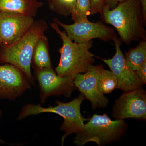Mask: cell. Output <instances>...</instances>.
Here are the masks:
<instances>
[{"mask_svg":"<svg viewBox=\"0 0 146 146\" xmlns=\"http://www.w3.org/2000/svg\"><path fill=\"white\" fill-rule=\"evenodd\" d=\"M103 21L116 29L120 40L127 44L146 40V31L140 0H126L110 9L105 5L100 13Z\"/></svg>","mask_w":146,"mask_h":146,"instance_id":"obj_1","label":"cell"},{"mask_svg":"<svg viewBox=\"0 0 146 146\" xmlns=\"http://www.w3.org/2000/svg\"><path fill=\"white\" fill-rule=\"evenodd\" d=\"M51 27L59 35L63 42L59 50L60 57L55 68L56 72L60 76H68L74 78L76 75L86 72L95 62V55L89 51L93 41L76 43L72 41L65 31H61L56 23Z\"/></svg>","mask_w":146,"mask_h":146,"instance_id":"obj_2","label":"cell"},{"mask_svg":"<svg viewBox=\"0 0 146 146\" xmlns=\"http://www.w3.org/2000/svg\"><path fill=\"white\" fill-rule=\"evenodd\" d=\"M48 25L44 20L35 21L23 36L13 44L4 46L0 54V61L16 66L23 71L31 84H34L31 64L35 48L39 39L44 35Z\"/></svg>","mask_w":146,"mask_h":146,"instance_id":"obj_3","label":"cell"},{"mask_svg":"<svg viewBox=\"0 0 146 146\" xmlns=\"http://www.w3.org/2000/svg\"><path fill=\"white\" fill-rule=\"evenodd\" d=\"M85 99V97L80 93L77 98L68 102L56 101L57 105L54 106L46 108L42 107L40 104H27L22 108L17 119L20 121L29 116L47 112L55 113L61 116L64 119L60 127L64 132L61 138L63 146L66 137L80 131L85 124L84 122L89 120L83 117L80 111L82 103Z\"/></svg>","mask_w":146,"mask_h":146,"instance_id":"obj_4","label":"cell"},{"mask_svg":"<svg viewBox=\"0 0 146 146\" xmlns=\"http://www.w3.org/2000/svg\"><path fill=\"white\" fill-rule=\"evenodd\" d=\"M76 133L73 142L76 145L84 146L89 142L104 146L115 143L122 138L126 132L127 125L124 120H112L106 114H95Z\"/></svg>","mask_w":146,"mask_h":146,"instance_id":"obj_5","label":"cell"},{"mask_svg":"<svg viewBox=\"0 0 146 146\" xmlns=\"http://www.w3.org/2000/svg\"><path fill=\"white\" fill-rule=\"evenodd\" d=\"M54 22L64 30L68 36L73 42L82 43L99 39L104 42L114 40L117 38L115 31L101 22L92 23L89 20L74 22L72 25H66L54 18Z\"/></svg>","mask_w":146,"mask_h":146,"instance_id":"obj_6","label":"cell"},{"mask_svg":"<svg viewBox=\"0 0 146 146\" xmlns=\"http://www.w3.org/2000/svg\"><path fill=\"white\" fill-rule=\"evenodd\" d=\"M36 77L40 89V104L45 103L51 96L69 98L73 91L77 89L74 78L58 75L52 67L36 70Z\"/></svg>","mask_w":146,"mask_h":146,"instance_id":"obj_7","label":"cell"},{"mask_svg":"<svg viewBox=\"0 0 146 146\" xmlns=\"http://www.w3.org/2000/svg\"><path fill=\"white\" fill-rule=\"evenodd\" d=\"M112 117L115 120L146 119V92L143 88L124 92L116 100Z\"/></svg>","mask_w":146,"mask_h":146,"instance_id":"obj_8","label":"cell"},{"mask_svg":"<svg viewBox=\"0 0 146 146\" xmlns=\"http://www.w3.org/2000/svg\"><path fill=\"white\" fill-rule=\"evenodd\" d=\"M116 53L112 58L102 59L109 67L111 72L117 78L118 89L127 92L136 89L143 88V85L135 71L129 66L121 49V41L117 38L114 40Z\"/></svg>","mask_w":146,"mask_h":146,"instance_id":"obj_9","label":"cell"},{"mask_svg":"<svg viewBox=\"0 0 146 146\" xmlns=\"http://www.w3.org/2000/svg\"><path fill=\"white\" fill-rule=\"evenodd\" d=\"M25 73L11 64L0 65V98L14 100L31 89Z\"/></svg>","mask_w":146,"mask_h":146,"instance_id":"obj_10","label":"cell"},{"mask_svg":"<svg viewBox=\"0 0 146 146\" xmlns=\"http://www.w3.org/2000/svg\"><path fill=\"white\" fill-rule=\"evenodd\" d=\"M33 17L13 12H0V39L4 46L21 39L34 23Z\"/></svg>","mask_w":146,"mask_h":146,"instance_id":"obj_11","label":"cell"},{"mask_svg":"<svg viewBox=\"0 0 146 146\" xmlns=\"http://www.w3.org/2000/svg\"><path fill=\"white\" fill-rule=\"evenodd\" d=\"M103 69L102 65H92L86 72L78 74L74 78L76 88L90 102L93 110L104 108L109 102L108 99L98 90L97 84L100 73Z\"/></svg>","mask_w":146,"mask_h":146,"instance_id":"obj_12","label":"cell"},{"mask_svg":"<svg viewBox=\"0 0 146 146\" xmlns=\"http://www.w3.org/2000/svg\"><path fill=\"white\" fill-rule=\"evenodd\" d=\"M43 3L37 0H0V12H13L33 17Z\"/></svg>","mask_w":146,"mask_h":146,"instance_id":"obj_13","label":"cell"},{"mask_svg":"<svg viewBox=\"0 0 146 146\" xmlns=\"http://www.w3.org/2000/svg\"><path fill=\"white\" fill-rule=\"evenodd\" d=\"M48 46V40L44 35L37 42L33 55L32 60L36 70L52 67Z\"/></svg>","mask_w":146,"mask_h":146,"instance_id":"obj_14","label":"cell"},{"mask_svg":"<svg viewBox=\"0 0 146 146\" xmlns=\"http://www.w3.org/2000/svg\"><path fill=\"white\" fill-rule=\"evenodd\" d=\"M124 57L129 66L136 71L146 61V40H142L136 48L127 52Z\"/></svg>","mask_w":146,"mask_h":146,"instance_id":"obj_15","label":"cell"},{"mask_svg":"<svg viewBox=\"0 0 146 146\" xmlns=\"http://www.w3.org/2000/svg\"><path fill=\"white\" fill-rule=\"evenodd\" d=\"M97 84L98 90L103 94H110L118 89L117 78L111 71L104 69L100 73Z\"/></svg>","mask_w":146,"mask_h":146,"instance_id":"obj_16","label":"cell"},{"mask_svg":"<svg viewBox=\"0 0 146 146\" xmlns=\"http://www.w3.org/2000/svg\"><path fill=\"white\" fill-rule=\"evenodd\" d=\"M70 15L74 22L88 20L87 17L91 15L90 0H76Z\"/></svg>","mask_w":146,"mask_h":146,"instance_id":"obj_17","label":"cell"},{"mask_svg":"<svg viewBox=\"0 0 146 146\" xmlns=\"http://www.w3.org/2000/svg\"><path fill=\"white\" fill-rule=\"evenodd\" d=\"M76 0H51L50 7L59 14L65 16L70 15Z\"/></svg>","mask_w":146,"mask_h":146,"instance_id":"obj_18","label":"cell"},{"mask_svg":"<svg viewBox=\"0 0 146 146\" xmlns=\"http://www.w3.org/2000/svg\"><path fill=\"white\" fill-rule=\"evenodd\" d=\"M91 3V15L100 13L105 5L106 0H90Z\"/></svg>","mask_w":146,"mask_h":146,"instance_id":"obj_19","label":"cell"},{"mask_svg":"<svg viewBox=\"0 0 146 146\" xmlns=\"http://www.w3.org/2000/svg\"><path fill=\"white\" fill-rule=\"evenodd\" d=\"M146 61L143 63L135 72L138 77L141 80L143 84L146 83Z\"/></svg>","mask_w":146,"mask_h":146,"instance_id":"obj_20","label":"cell"},{"mask_svg":"<svg viewBox=\"0 0 146 146\" xmlns=\"http://www.w3.org/2000/svg\"><path fill=\"white\" fill-rule=\"evenodd\" d=\"M126 0H106L105 5H107L110 9H112L115 8L119 3Z\"/></svg>","mask_w":146,"mask_h":146,"instance_id":"obj_21","label":"cell"},{"mask_svg":"<svg viewBox=\"0 0 146 146\" xmlns=\"http://www.w3.org/2000/svg\"><path fill=\"white\" fill-rule=\"evenodd\" d=\"M141 7H142V12H143V19L144 25L146 27V0H140Z\"/></svg>","mask_w":146,"mask_h":146,"instance_id":"obj_22","label":"cell"},{"mask_svg":"<svg viewBox=\"0 0 146 146\" xmlns=\"http://www.w3.org/2000/svg\"><path fill=\"white\" fill-rule=\"evenodd\" d=\"M2 114V111L1 110H0V116H1V115ZM0 143L1 144H5V142H4L2 140H1V139L0 138Z\"/></svg>","mask_w":146,"mask_h":146,"instance_id":"obj_23","label":"cell"},{"mask_svg":"<svg viewBox=\"0 0 146 146\" xmlns=\"http://www.w3.org/2000/svg\"><path fill=\"white\" fill-rule=\"evenodd\" d=\"M1 44H2L1 42V39H0V45H1Z\"/></svg>","mask_w":146,"mask_h":146,"instance_id":"obj_24","label":"cell"},{"mask_svg":"<svg viewBox=\"0 0 146 146\" xmlns=\"http://www.w3.org/2000/svg\"><path fill=\"white\" fill-rule=\"evenodd\" d=\"M48 1H49V2L50 1H51V0H48Z\"/></svg>","mask_w":146,"mask_h":146,"instance_id":"obj_25","label":"cell"}]
</instances>
